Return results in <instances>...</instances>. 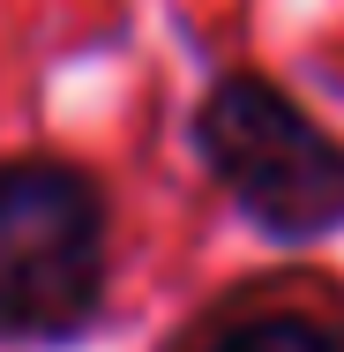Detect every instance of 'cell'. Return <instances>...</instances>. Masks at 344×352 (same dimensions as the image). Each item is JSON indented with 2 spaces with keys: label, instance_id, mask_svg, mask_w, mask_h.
<instances>
[{
  "label": "cell",
  "instance_id": "obj_2",
  "mask_svg": "<svg viewBox=\"0 0 344 352\" xmlns=\"http://www.w3.org/2000/svg\"><path fill=\"white\" fill-rule=\"evenodd\" d=\"M113 315V188L68 150L0 157V352H75Z\"/></svg>",
  "mask_w": 344,
  "mask_h": 352
},
{
  "label": "cell",
  "instance_id": "obj_3",
  "mask_svg": "<svg viewBox=\"0 0 344 352\" xmlns=\"http://www.w3.org/2000/svg\"><path fill=\"white\" fill-rule=\"evenodd\" d=\"M157 352H344V285L314 270L240 278L203 300Z\"/></svg>",
  "mask_w": 344,
  "mask_h": 352
},
{
  "label": "cell",
  "instance_id": "obj_1",
  "mask_svg": "<svg viewBox=\"0 0 344 352\" xmlns=\"http://www.w3.org/2000/svg\"><path fill=\"white\" fill-rule=\"evenodd\" d=\"M187 150L217 203L277 255L344 240V135L314 120L277 75L217 68L195 90Z\"/></svg>",
  "mask_w": 344,
  "mask_h": 352
}]
</instances>
